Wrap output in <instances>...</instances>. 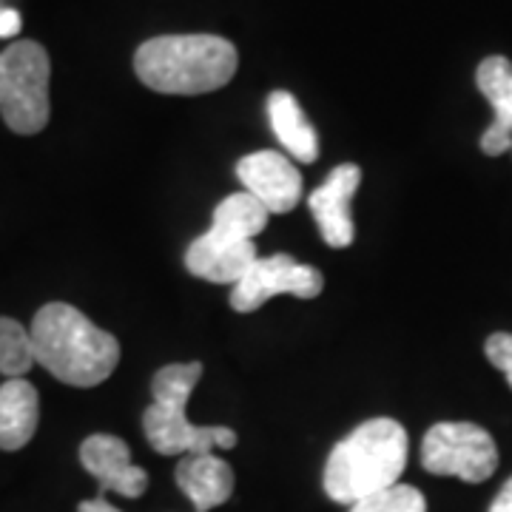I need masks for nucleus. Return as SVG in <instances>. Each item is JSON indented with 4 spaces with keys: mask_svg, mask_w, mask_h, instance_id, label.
Here are the masks:
<instances>
[{
    "mask_svg": "<svg viewBox=\"0 0 512 512\" xmlns=\"http://www.w3.org/2000/svg\"><path fill=\"white\" fill-rule=\"evenodd\" d=\"M359 185H362V168L359 165H336L325 177V183L308 197L313 220H316L319 231H322V239L328 242L330 248H348L353 237H356L350 200H353Z\"/></svg>",
    "mask_w": 512,
    "mask_h": 512,
    "instance_id": "10",
    "label": "nucleus"
},
{
    "mask_svg": "<svg viewBox=\"0 0 512 512\" xmlns=\"http://www.w3.org/2000/svg\"><path fill=\"white\" fill-rule=\"evenodd\" d=\"M29 330L37 365L63 384H103L120 362V342L66 302L43 305Z\"/></svg>",
    "mask_w": 512,
    "mask_h": 512,
    "instance_id": "1",
    "label": "nucleus"
},
{
    "mask_svg": "<svg viewBox=\"0 0 512 512\" xmlns=\"http://www.w3.org/2000/svg\"><path fill=\"white\" fill-rule=\"evenodd\" d=\"M484 353H487L490 365L507 376L512 387V333H493L484 345Z\"/></svg>",
    "mask_w": 512,
    "mask_h": 512,
    "instance_id": "19",
    "label": "nucleus"
},
{
    "mask_svg": "<svg viewBox=\"0 0 512 512\" xmlns=\"http://www.w3.org/2000/svg\"><path fill=\"white\" fill-rule=\"evenodd\" d=\"M476 83L493 106V123L481 134V151L487 157H501L512 151V63L501 55L481 60Z\"/></svg>",
    "mask_w": 512,
    "mask_h": 512,
    "instance_id": "12",
    "label": "nucleus"
},
{
    "mask_svg": "<svg viewBox=\"0 0 512 512\" xmlns=\"http://www.w3.org/2000/svg\"><path fill=\"white\" fill-rule=\"evenodd\" d=\"M322 288H325V279L311 265H302L288 254L259 256L254 268L231 288V308L237 313H254L279 293L316 299Z\"/></svg>",
    "mask_w": 512,
    "mask_h": 512,
    "instance_id": "7",
    "label": "nucleus"
},
{
    "mask_svg": "<svg viewBox=\"0 0 512 512\" xmlns=\"http://www.w3.org/2000/svg\"><path fill=\"white\" fill-rule=\"evenodd\" d=\"M271 220L268 208L262 202L251 197L248 191H237L231 197L214 208V217H211V228L225 231V234H234L242 239H254L256 234L265 231V225Z\"/></svg>",
    "mask_w": 512,
    "mask_h": 512,
    "instance_id": "16",
    "label": "nucleus"
},
{
    "mask_svg": "<svg viewBox=\"0 0 512 512\" xmlns=\"http://www.w3.org/2000/svg\"><path fill=\"white\" fill-rule=\"evenodd\" d=\"M49 55L35 40L0 52V114L15 134H37L49 123Z\"/></svg>",
    "mask_w": 512,
    "mask_h": 512,
    "instance_id": "5",
    "label": "nucleus"
},
{
    "mask_svg": "<svg viewBox=\"0 0 512 512\" xmlns=\"http://www.w3.org/2000/svg\"><path fill=\"white\" fill-rule=\"evenodd\" d=\"M202 379V362L188 365H165L154 382L151 396L143 413V430L148 444L160 456H194V453H214V450H234L237 433L231 427H202L188 419V399L194 384Z\"/></svg>",
    "mask_w": 512,
    "mask_h": 512,
    "instance_id": "4",
    "label": "nucleus"
},
{
    "mask_svg": "<svg viewBox=\"0 0 512 512\" xmlns=\"http://www.w3.org/2000/svg\"><path fill=\"white\" fill-rule=\"evenodd\" d=\"M259 259L254 239L234 237L217 228H208L185 251V268L188 274L214 282V285H237L242 276L254 268Z\"/></svg>",
    "mask_w": 512,
    "mask_h": 512,
    "instance_id": "8",
    "label": "nucleus"
},
{
    "mask_svg": "<svg viewBox=\"0 0 512 512\" xmlns=\"http://www.w3.org/2000/svg\"><path fill=\"white\" fill-rule=\"evenodd\" d=\"M35 362L32 330H26L15 319L0 316V373L9 379H23Z\"/></svg>",
    "mask_w": 512,
    "mask_h": 512,
    "instance_id": "17",
    "label": "nucleus"
},
{
    "mask_svg": "<svg viewBox=\"0 0 512 512\" xmlns=\"http://www.w3.org/2000/svg\"><path fill=\"white\" fill-rule=\"evenodd\" d=\"M239 183L268 208V214H288L302 200V174L291 157L279 151H256L237 163Z\"/></svg>",
    "mask_w": 512,
    "mask_h": 512,
    "instance_id": "9",
    "label": "nucleus"
},
{
    "mask_svg": "<svg viewBox=\"0 0 512 512\" xmlns=\"http://www.w3.org/2000/svg\"><path fill=\"white\" fill-rule=\"evenodd\" d=\"M239 55L217 35H163L146 40L134 55V72L160 94H208L231 83Z\"/></svg>",
    "mask_w": 512,
    "mask_h": 512,
    "instance_id": "3",
    "label": "nucleus"
},
{
    "mask_svg": "<svg viewBox=\"0 0 512 512\" xmlns=\"http://www.w3.org/2000/svg\"><path fill=\"white\" fill-rule=\"evenodd\" d=\"M174 478L197 512H211L234 493V470L228 461H222L214 453L183 456L174 470Z\"/></svg>",
    "mask_w": 512,
    "mask_h": 512,
    "instance_id": "13",
    "label": "nucleus"
},
{
    "mask_svg": "<svg viewBox=\"0 0 512 512\" xmlns=\"http://www.w3.org/2000/svg\"><path fill=\"white\" fill-rule=\"evenodd\" d=\"M490 512H512V478L501 487V493L495 495V501L490 504Z\"/></svg>",
    "mask_w": 512,
    "mask_h": 512,
    "instance_id": "22",
    "label": "nucleus"
},
{
    "mask_svg": "<svg viewBox=\"0 0 512 512\" xmlns=\"http://www.w3.org/2000/svg\"><path fill=\"white\" fill-rule=\"evenodd\" d=\"M40 399L35 384L26 379H9L0 384V450L26 447L37 430Z\"/></svg>",
    "mask_w": 512,
    "mask_h": 512,
    "instance_id": "14",
    "label": "nucleus"
},
{
    "mask_svg": "<svg viewBox=\"0 0 512 512\" xmlns=\"http://www.w3.org/2000/svg\"><path fill=\"white\" fill-rule=\"evenodd\" d=\"M77 512H123V510H117L114 504L106 501V495L100 493L97 498H92V501H80V504H77Z\"/></svg>",
    "mask_w": 512,
    "mask_h": 512,
    "instance_id": "21",
    "label": "nucleus"
},
{
    "mask_svg": "<svg viewBox=\"0 0 512 512\" xmlns=\"http://www.w3.org/2000/svg\"><path fill=\"white\" fill-rule=\"evenodd\" d=\"M268 117L276 140L299 163H316L319 157V137L308 123L299 100L291 92H274L268 97Z\"/></svg>",
    "mask_w": 512,
    "mask_h": 512,
    "instance_id": "15",
    "label": "nucleus"
},
{
    "mask_svg": "<svg viewBox=\"0 0 512 512\" xmlns=\"http://www.w3.org/2000/svg\"><path fill=\"white\" fill-rule=\"evenodd\" d=\"M410 439L396 419H370L330 450L322 484L330 501L359 504L396 487L407 467Z\"/></svg>",
    "mask_w": 512,
    "mask_h": 512,
    "instance_id": "2",
    "label": "nucleus"
},
{
    "mask_svg": "<svg viewBox=\"0 0 512 512\" xmlns=\"http://www.w3.org/2000/svg\"><path fill=\"white\" fill-rule=\"evenodd\" d=\"M20 32V12L0 6V37H15Z\"/></svg>",
    "mask_w": 512,
    "mask_h": 512,
    "instance_id": "20",
    "label": "nucleus"
},
{
    "mask_svg": "<svg viewBox=\"0 0 512 512\" xmlns=\"http://www.w3.org/2000/svg\"><path fill=\"white\" fill-rule=\"evenodd\" d=\"M421 467L433 476L481 484L498 470V447L473 421H439L421 441Z\"/></svg>",
    "mask_w": 512,
    "mask_h": 512,
    "instance_id": "6",
    "label": "nucleus"
},
{
    "mask_svg": "<svg viewBox=\"0 0 512 512\" xmlns=\"http://www.w3.org/2000/svg\"><path fill=\"white\" fill-rule=\"evenodd\" d=\"M80 464L100 481V493L140 498L148 490V473L131 461V450L123 439L97 433L80 444Z\"/></svg>",
    "mask_w": 512,
    "mask_h": 512,
    "instance_id": "11",
    "label": "nucleus"
},
{
    "mask_svg": "<svg viewBox=\"0 0 512 512\" xmlns=\"http://www.w3.org/2000/svg\"><path fill=\"white\" fill-rule=\"evenodd\" d=\"M350 512H427V501L416 487L396 484V487H387L382 493L353 504Z\"/></svg>",
    "mask_w": 512,
    "mask_h": 512,
    "instance_id": "18",
    "label": "nucleus"
}]
</instances>
